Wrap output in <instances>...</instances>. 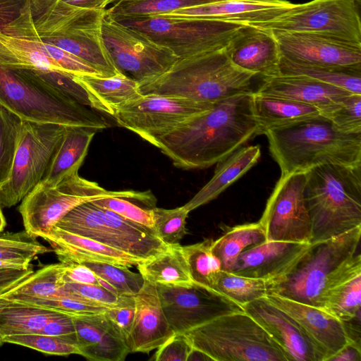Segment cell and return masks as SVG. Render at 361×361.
Returning <instances> with one entry per match:
<instances>
[{"mask_svg": "<svg viewBox=\"0 0 361 361\" xmlns=\"http://www.w3.org/2000/svg\"><path fill=\"white\" fill-rule=\"evenodd\" d=\"M252 94L214 103L206 112L161 137L156 147L183 169H204L217 164L261 135L254 115Z\"/></svg>", "mask_w": 361, "mask_h": 361, "instance_id": "cell-1", "label": "cell"}, {"mask_svg": "<svg viewBox=\"0 0 361 361\" xmlns=\"http://www.w3.org/2000/svg\"><path fill=\"white\" fill-rule=\"evenodd\" d=\"M264 134L281 173L305 172L324 164L361 165V133L341 132L321 114Z\"/></svg>", "mask_w": 361, "mask_h": 361, "instance_id": "cell-2", "label": "cell"}, {"mask_svg": "<svg viewBox=\"0 0 361 361\" xmlns=\"http://www.w3.org/2000/svg\"><path fill=\"white\" fill-rule=\"evenodd\" d=\"M255 74L235 66L226 47L178 59L166 71L139 83L142 94H157L214 104L242 94L253 93Z\"/></svg>", "mask_w": 361, "mask_h": 361, "instance_id": "cell-3", "label": "cell"}, {"mask_svg": "<svg viewBox=\"0 0 361 361\" xmlns=\"http://www.w3.org/2000/svg\"><path fill=\"white\" fill-rule=\"evenodd\" d=\"M305 205L311 221L310 243L361 226V165L324 164L306 171Z\"/></svg>", "mask_w": 361, "mask_h": 361, "instance_id": "cell-4", "label": "cell"}, {"mask_svg": "<svg viewBox=\"0 0 361 361\" xmlns=\"http://www.w3.org/2000/svg\"><path fill=\"white\" fill-rule=\"evenodd\" d=\"M360 236L361 226L310 243L286 274L270 280L267 294L321 308L326 290L361 259V255L357 253Z\"/></svg>", "mask_w": 361, "mask_h": 361, "instance_id": "cell-5", "label": "cell"}, {"mask_svg": "<svg viewBox=\"0 0 361 361\" xmlns=\"http://www.w3.org/2000/svg\"><path fill=\"white\" fill-rule=\"evenodd\" d=\"M0 105L21 121L102 130L108 123L39 78L30 69L0 66Z\"/></svg>", "mask_w": 361, "mask_h": 361, "instance_id": "cell-6", "label": "cell"}, {"mask_svg": "<svg viewBox=\"0 0 361 361\" xmlns=\"http://www.w3.org/2000/svg\"><path fill=\"white\" fill-rule=\"evenodd\" d=\"M109 197H124L143 202L149 207H155L156 199L150 190H107L75 172L55 186L38 183L23 199L19 212L25 230L33 237L41 238L78 205Z\"/></svg>", "mask_w": 361, "mask_h": 361, "instance_id": "cell-7", "label": "cell"}, {"mask_svg": "<svg viewBox=\"0 0 361 361\" xmlns=\"http://www.w3.org/2000/svg\"><path fill=\"white\" fill-rule=\"evenodd\" d=\"M214 361H288L264 329L243 312L219 317L183 334Z\"/></svg>", "mask_w": 361, "mask_h": 361, "instance_id": "cell-8", "label": "cell"}, {"mask_svg": "<svg viewBox=\"0 0 361 361\" xmlns=\"http://www.w3.org/2000/svg\"><path fill=\"white\" fill-rule=\"evenodd\" d=\"M113 18L144 33L155 43L169 49L178 59L225 48L243 25L227 21L160 15Z\"/></svg>", "mask_w": 361, "mask_h": 361, "instance_id": "cell-9", "label": "cell"}, {"mask_svg": "<svg viewBox=\"0 0 361 361\" xmlns=\"http://www.w3.org/2000/svg\"><path fill=\"white\" fill-rule=\"evenodd\" d=\"M55 226L144 260L159 255L169 247L152 231L92 202L75 207Z\"/></svg>", "mask_w": 361, "mask_h": 361, "instance_id": "cell-10", "label": "cell"}, {"mask_svg": "<svg viewBox=\"0 0 361 361\" xmlns=\"http://www.w3.org/2000/svg\"><path fill=\"white\" fill-rule=\"evenodd\" d=\"M360 6L361 0H312L295 4L276 18L251 26L317 34L361 45Z\"/></svg>", "mask_w": 361, "mask_h": 361, "instance_id": "cell-11", "label": "cell"}, {"mask_svg": "<svg viewBox=\"0 0 361 361\" xmlns=\"http://www.w3.org/2000/svg\"><path fill=\"white\" fill-rule=\"evenodd\" d=\"M65 127L23 121L10 178L0 188L1 208L19 203L41 181Z\"/></svg>", "mask_w": 361, "mask_h": 361, "instance_id": "cell-12", "label": "cell"}, {"mask_svg": "<svg viewBox=\"0 0 361 361\" xmlns=\"http://www.w3.org/2000/svg\"><path fill=\"white\" fill-rule=\"evenodd\" d=\"M102 35L116 67L138 83L161 75L178 59L172 51L144 33L118 23L106 13Z\"/></svg>", "mask_w": 361, "mask_h": 361, "instance_id": "cell-13", "label": "cell"}, {"mask_svg": "<svg viewBox=\"0 0 361 361\" xmlns=\"http://www.w3.org/2000/svg\"><path fill=\"white\" fill-rule=\"evenodd\" d=\"M214 104L157 94H142L118 108L113 117L120 126L157 146V141Z\"/></svg>", "mask_w": 361, "mask_h": 361, "instance_id": "cell-14", "label": "cell"}, {"mask_svg": "<svg viewBox=\"0 0 361 361\" xmlns=\"http://www.w3.org/2000/svg\"><path fill=\"white\" fill-rule=\"evenodd\" d=\"M305 172L281 173L259 223L267 241L310 243L311 221L305 205Z\"/></svg>", "mask_w": 361, "mask_h": 361, "instance_id": "cell-15", "label": "cell"}, {"mask_svg": "<svg viewBox=\"0 0 361 361\" xmlns=\"http://www.w3.org/2000/svg\"><path fill=\"white\" fill-rule=\"evenodd\" d=\"M156 286L174 334H185L219 317L244 311L228 297L195 282L185 286Z\"/></svg>", "mask_w": 361, "mask_h": 361, "instance_id": "cell-16", "label": "cell"}, {"mask_svg": "<svg viewBox=\"0 0 361 361\" xmlns=\"http://www.w3.org/2000/svg\"><path fill=\"white\" fill-rule=\"evenodd\" d=\"M272 32L281 56L291 61L312 66L361 68V45L313 33Z\"/></svg>", "mask_w": 361, "mask_h": 361, "instance_id": "cell-17", "label": "cell"}, {"mask_svg": "<svg viewBox=\"0 0 361 361\" xmlns=\"http://www.w3.org/2000/svg\"><path fill=\"white\" fill-rule=\"evenodd\" d=\"M264 298L298 324L322 353L324 361H329L346 345L354 342L350 336L345 322L322 308L275 294H267Z\"/></svg>", "mask_w": 361, "mask_h": 361, "instance_id": "cell-18", "label": "cell"}, {"mask_svg": "<svg viewBox=\"0 0 361 361\" xmlns=\"http://www.w3.org/2000/svg\"><path fill=\"white\" fill-rule=\"evenodd\" d=\"M243 307L277 343L288 361H324L322 353L298 324L264 298Z\"/></svg>", "mask_w": 361, "mask_h": 361, "instance_id": "cell-19", "label": "cell"}, {"mask_svg": "<svg viewBox=\"0 0 361 361\" xmlns=\"http://www.w3.org/2000/svg\"><path fill=\"white\" fill-rule=\"evenodd\" d=\"M226 51L238 68L262 78L280 75L281 54L272 30L243 25L230 39Z\"/></svg>", "mask_w": 361, "mask_h": 361, "instance_id": "cell-20", "label": "cell"}, {"mask_svg": "<svg viewBox=\"0 0 361 361\" xmlns=\"http://www.w3.org/2000/svg\"><path fill=\"white\" fill-rule=\"evenodd\" d=\"M134 301L135 319L126 344L130 353H149L174 332L163 311L156 285L145 281Z\"/></svg>", "mask_w": 361, "mask_h": 361, "instance_id": "cell-21", "label": "cell"}, {"mask_svg": "<svg viewBox=\"0 0 361 361\" xmlns=\"http://www.w3.org/2000/svg\"><path fill=\"white\" fill-rule=\"evenodd\" d=\"M294 4L285 0H221L179 8L160 16L216 20L253 25L276 18L291 8Z\"/></svg>", "mask_w": 361, "mask_h": 361, "instance_id": "cell-22", "label": "cell"}, {"mask_svg": "<svg viewBox=\"0 0 361 361\" xmlns=\"http://www.w3.org/2000/svg\"><path fill=\"white\" fill-rule=\"evenodd\" d=\"M310 245L305 243L265 241L242 252L231 271L273 280L286 274Z\"/></svg>", "mask_w": 361, "mask_h": 361, "instance_id": "cell-23", "label": "cell"}, {"mask_svg": "<svg viewBox=\"0 0 361 361\" xmlns=\"http://www.w3.org/2000/svg\"><path fill=\"white\" fill-rule=\"evenodd\" d=\"M255 92L310 104L318 108L321 114L353 94L310 78L288 75L263 78V82Z\"/></svg>", "mask_w": 361, "mask_h": 361, "instance_id": "cell-24", "label": "cell"}, {"mask_svg": "<svg viewBox=\"0 0 361 361\" xmlns=\"http://www.w3.org/2000/svg\"><path fill=\"white\" fill-rule=\"evenodd\" d=\"M41 238L49 242L60 262L63 263L97 262L129 269L144 261L122 250L56 226Z\"/></svg>", "mask_w": 361, "mask_h": 361, "instance_id": "cell-25", "label": "cell"}, {"mask_svg": "<svg viewBox=\"0 0 361 361\" xmlns=\"http://www.w3.org/2000/svg\"><path fill=\"white\" fill-rule=\"evenodd\" d=\"M80 355L93 361H123L129 349L105 313L73 317Z\"/></svg>", "mask_w": 361, "mask_h": 361, "instance_id": "cell-26", "label": "cell"}, {"mask_svg": "<svg viewBox=\"0 0 361 361\" xmlns=\"http://www.w3.org/2000/svg\"><path fill=\"white\" fill-rule=\"evenodd\" d=\"M97 130L92 128L66 126L63 137L39 184L55 186L66 176L78 172Z\"/></svg>", "mask_w": 361, "mask_h": 361, "instance_id": "cell-27", "label": "cell"}, {"mask_svg": "<svg viewBox=\"0 0 361 361\" xmlns=\"http://www.w3.org/2000/svg\"><path fill=\"white\" fill-rule=\"evenodd\" d=\"M261 156L259 145L241 147L216 164L212 178L183 206L190 212L217 197L246 173Z\"/></svg>", "mask_w": 361, "mask_h": 361, "instance_id": "cell-28", "label": "cell"}, {"mask_svg": "<svg viewBox=\"0 0 361 361\" xmlns=\"http://www.w3.org/2000/svg\"><path fill=\"white\" fill-rule=\"evenodd\" d=\"M75 78L87 90L94 109L111 116L118 108L142 95L138 82L123 73L110 77L75 75Z\"/></svg>", "mask_w": 361, "mask_h": 361, "instance_id": "cell-29", "label": "cell"}, {"mask_svg": "<svg viewBox=\"0 0 361 361\" xmlns=\"http://www.w3.org/2000/svg\"><path fill=\"white\" fill-rule=\"evenodd\" d=\"M254 115L261 135L320 115L318 108L293 100L252 94Z\"/></svg>", "mask_w": 361, "mask_h": 361, "instance_id": "cell-30", "label": "cell"}, {"mask_svg": "<svg viewBox=\"0 0 361 361\" xmlns=\"http://www.w3.org/2000/svg\"><path fill=\"white\" fill-rule=\"evenodd\" d=\"M361 259L357 260L324 293L321 308L346 322L360 318Z\"/></svg>", "mask_w": 361, "mask_h": 361, "instance_id": "cell-31", "label": "cell"}, {"mask_svg": "<svg viewBox=\"0 0 361 361\" xmlns=\"http://www.w3.org/2000/svg\"><path fill=\"white\" fill-rule=\"evenodd\" d=\"M0 66L12 69L64 72L44 52L37 38L25 39L12 36L1 31H0Z\"/></svg>", "mask_w": 361, "mask_h": 361, "instance_id": "cell-32", "label": "cell"}, {"mask_svg": "<svg viewBox=\"0 0 361 361\" xmlns=\"http://www.w3.org/2000/svg\"><path fill=\"white\" fill-rule=\"evenodd\" d=\"M137 267L144 280L154 285L185 286L193 282L180 244L169 245L166 250L142 261Z\"/></svg>", "mask_w": 361, "mask_h": 361, "instance_id": "cell-33", "label": "cell"}, {"mask_svg": "<svg viewBox=\"0 0 361 361\" xmlns=\"http://www.w3.org/2000/svg\"><path fill=\"white\" fill-rule=\"evenodd\" d=\"M267 241L264 231L258 222L238 225L221 237L212 240L211 250L220 260L221 269L231 271L244 250Z\"/></svg>", "mask_w": 361, "mask_h": 361, "instance_id": "cell-34", "label": "cell"}, {"mask_svg": "<svg viewBox=\"0 0 361 361\" xmlns=\"http://www.w3.org/2000/svg\"><path fill=\"white\" fill-rule=\"evenodd\" d=\"M280 75H300L361 94V68L312 66L291 61L281 56Z\"/></svg>", "mask_w": 361, "mask_h": 361, "instance_id": "cell-35", "label": "cell"}, {"mask_svg": "<svg viewBox=\"0 0 361 361\" xmlns=\"http://www.w3.org/2000/svg\"><path fill=\"white\" fill-rule=\"evenodd\" d=\"M58 313L53 310L6 300L0 313V332L3 338L13 334L38 333Z\"/></svg>", "mask_w": 361, "mask_h": 361, "instance_id": "cell-36", "label": "cell"}, {"mask_svg": "<svg viewBox=\"0 0 361 361\" xmlns=\"http://www.w3.org/2000/svg\"><path fill=\"white\" fill-rule=\"evenodd\" d=\"M65 267L66 263L61 262L44 266L1 296L9 300L58 296L64 284L63 276Z\"/></svg>", "mask_w": 361, "mask_h": 361, "instance_id": "cell-37", "label": "cell"}, {"mask_svg": "<svg viewBox=\"0 0 361 361\" xmlns=\"http://www.w3.org/2000/svg\"><path fill=\"white\" fill-rule=\"evenodd\" d=\"M270 280L240 276L221 270L216 274L211 288L228 297L242 307L255 300L264 298Z\"/></svg>", "mask_w": 361, "mask_h": 361, "instance_id": "cell-38", "label": "cell"}, {"mask_svg": "<svg viewBox=\"0 0 361 361\" xmlns=\"http://www.w3.org/2000/svg\"><path fill=\"white\" fill-rule=\"evenodd\" d=\"M219 1L221 0H116L105 11L112 18L146 17Z\"/></svg>", "mask_w": 361, "mask_h": 361, "instance_id": "cell-39", "label": "cell"}, {"mask_svg": "<svg viewBox=\"0 0 361 361\" xmlns=\"http://www.w3.org/2000/svg\"><path fill=\"white\" fill-rule=\"evenodd\" d=\"M212 239L182 246L189 273L193 282L211 288L219 271L220 260L211 250Z\"/></svg>", "mask_w": 361, "mask_h": 361, "instance_id": "cell-40", "label": "cell"}, {"mask_svg": "<svg viewBox=\"0 0 361 361\" xmlns=\"http://www.w3.org/2000/svg\"><path fill=\"white\" fill-rule=\"evenodd\" d=\"M22 122L18 117L0 105V188L10 178Z\"/></svg>", "mask_w": 361, "mask_h": 361, "instance_id": "cell-41", "label": "cell"}, {"mask_svg": "<svg viewBox=\"0 0 361 361\" xmlns=\"http://www.w3.org/2000/svg\"><path fill=\"white\" fill-rule=\"evenodd\" d=\"M80 264L86 265L97 276L110 284L119 295H135L145 282L140 273L133 272L128 268L97 262H85Z\"/></svg>", "mask_w": 361, "mask_h": 361, "instance_id": "cell-42", "label": "cell"}, {"mask_svg": "<svg viewBox=\"0 0 361 361\" xmlns=\"http://www.w3.org/2000/svg\"><path fill=\"white\" fill-rule=\"evenodd\" d=\"M152 209L157 236L168 245L180 244L186 234L185 223L189 212L184 206L174 209L156 207Z\"/></svg>", "mask_w": 361, "mask_h": 361, "instance_id": "cell-43", "label": "cell"}, {"mask_svg": "<svg viewBox=\"0 0 361 361\" xmlns=\"http://www.w3.org/2000/svg\"><path fill=\"white\" fill-rule=\"evenodd\" d=\"M4 343L25 346L48 355L65 356L71 354L80 355L75 343L59 337L39 333L13 334L4 337Z\"/></svg>", "mask_w": 361, "mask_h": 361, "instance_id": "cell-44", "label": "cell"}, {"mask_svg": "<svg viewBox=\"0 0 361 361\" xmlns=\"http://www.w3.org/2000/svg\"><path fill=\"white\" fill-rule=\"evenodd\" d=\"M14 301L53 310L72 317L101 314L105 312L106 310L109 309L69 295L48 298H30Z\"/></svg>", "mask_w": 361, "mask_h": 361, "instance_id": "cell-45", "label": "cell"}, {"mask_svg": "<svg viewBox=\"0 0 361 361\" xmlns=\"http://www.w3.org/2000/svg\"><path fill=\"white\" fill-rule=\"evenodd\" d=\"M60 295L75 297L106 308L123 306L134 301V295H118L99 285L75 283H64L58 296Z\"/></svg>", "mask_w": 361, "mask_h": 361, "instance_id": "cell-46", "label": "cell"}, {"mask_svg": "<svg viewBox=\"0 0 361 361\" xmlns=\"http://www.w3.org/2000/svg\"><path fill=\"white\" fill-rule=\"evenodd\" d=\"M340 131L361 133V94H351L331 110L321 114Z\"/></svg>", "mask_w": 361, "mask_h": 361, "instance_id": "cell-47", "label": "cell"}, {"mask_svg": "<svg viewBox=\"0 0 361 361\" xmlns=\"http://www.w3.org/2000/svg\"><path fill=\"white\" fill-rule=\"evenodd\" d=\"M92 202L97 207L111 210L132 222L145 226L154 233L152 207L143 208L132 202L131 200L118 197L98 199Z\"/></svg>", "mask_w": 361, "mask_h": 361, "instance_id": "cell-48", "label": "cell"}, {"mask_svg": "<svg viewBox=\"0 0 361 361\" xmlns=\"http://www.w3.org/2000/svg\"><path fill=\"white\" fill-rule=\"evenodd\" d=\"M32 71L46 83L80 104L94 109V104L89 94L85 87L75 80L74 75L58 71Z\"/></svg>", "mask_w": 361, "mask_h": 361, "instance_id": "cell-49", "label": "cell"}, {"mask_svg": "<svg viewBox=\"0 0 361 361\" xmlns=\"http://www.w3.org/2000/svg\"><path fill=\"white\" fill-rule=\"evenodd\" d=\"M51 251L37 240L22 245H0V260L30 266L37 255Z\"/></svg>", "mask_w": 361, "mask_h": 361, "instance_id": "cell-50", "label": "cell"}, {"mask_svg": "<svg viewBox=\"0 0 361 361\" xmlns=\"http://www.w3.org/2000/svg\"><path fill=\"white\" fill-rule=\"evenodd\" d=\"M192 346L183 334H174L159 346L152 360L155 361H186Z\"/></svg>", "mask_w": 361, "mask_h": 361, "instance_id": "cell-51", "label": "cell"}, {"mask_svg": "<svg viewBox=\"0 0 361 361\" xmlns=\"http://www.w3.org/2000/svg\"><path fill=\"white\" fill-rule=\"evenodd\" d=\"M38 333L59 337L77 345L73 317L64 313L59 312L50 318Z\"/></svg>", "mask_w": 361, "mask_h": 361, "instance_id": "cell-52", "label": "cell"}, {"mask_svg": "<svg viewBox=\"0 0 361 361\" xmlns=\"http://www.w3.org/2000/svg\"><path fill=\"white\" fill-rule=\"evenodd\" d=\"M104 313L126 343L135 319V301L123 306L109 308Z\"/></svg>", "mask_w": 361, "mask_h": 361, "instance_id": "cell-53", "label": "cell"}, {"mask_svg": "<svg viewBox=\"0 0 361 361\" xmlns=\"http://www.w3.org/2000/svg\"><path fill=\"white\" fill-rule=\"evenodd\" d=\"M64 283L99 285L97 275L83 264L66 263L63 276Z\"/></svg>", "mask_w": 361, "mask_h": 361, "instance_id": "cell-54", "label": "cell"}, {"mask_svg": "<svg viewBox=\"0 0 361 361\" xmlns=\"http://www.w3.org/2000/svg\"><path fill=\"white\" fill-rule=\"evenodd\" d=\"M30 4V0H0V30L17 19Z\"/></svg>", "mask_w": 361, "mask_h": 361, "instance_id": "cell-55", "label": "cell"}, {"mask_svg": "<svg viewBox=\"0 0 361 361\" xmlns=\"http://www.w3.org/2000/svg\"><path fill=\"white\" fill-rule=\"evenodd\" d=\"M33 272L32 266L23 269L0 271V295L21 282Z\"/></svg>", "mask_w": 361, "mask_h": 361, "instance_id": "cell-56", "label": "cell"}, {"mask_svg": "<svg viewBox=\"0 0 361 361\" xmlns=\"http://www.w3.org/2000/svg\"><path fill=\"white\" fill-rule=\"evenodd\" d=\"M360 343H350L346 345L338 353L329 359V361H360Z\"/></svg>", "mask_w": 361, "mask_h": 361, "instance_id": "cell-57", "label": "cell"}, {"mask_svg": "<svg viewBox=\"0 0 361 361\" xmlns=\"http://www.w3.org/2000/svg\"><path fill=\"white\" fill-rule=\"evenodd\" d=\"M35 237L30 235L25 230L18 233H4L0 234V245H22L35 241Z\"/></svg>", "mask_w": 361, "mask_h": 361, "instance_id": "cell-58", "label": "cell"}, {"mask_svg": "<svg viewBox=\"0 0 361 361\" xmlns=\"http://www.w3.org/2000/svg\"><path fill=\"white\" fill-rule=\"evenodd\" d=\"M68 4L88 9H106V6L116 0H60Z\"/></svg>", "mask_w": 361, "mask_h": 361, "instance_id": "cell-59", "label": "cell"}, {"mask_svg": "<svg viewBox=\"0 0 361 361\" xmlns=\"http://www.w3.org/2000/svg\"><path fill=\"white\" fill-rule=\"evenodd\" d=\"M212 360L204 353L192 347L186 361Z\"/></svg>", "mask_w": 361, "mask_h": 361, "instance_id": "cell-60", "label": "cell"}, {"mask_svg": "<svg viewBox=\"0 0 361 361\" xmlns=\"http://www.w3.org/2000/svg\"><path fill=\"white\" fill-rule=\"evenodd\" d=\"M31 266V265H30ZM22 264L0 260V271L7 269H23L29 267Z\"/></svg>", "mask_w": 361, "mask_h": 361, "instance_id": "cell-61", "label": "cell"}, {"mask_svg": "<svg viewBox=\"0 0 361 361\" xmlns=\"http://www.w3.org/2000/svg\"><path fill=\"white\" fill-rule=\"evenodd\" d=\"M6 300L0 295V313H1L2 308L6 305ZM4 343V338L0 332V346H1Z\"/></svg>", "mask_w": 361, "mask_h": 361, "instance_id": "cell-62", "label": "cell"}, {"mask_svg": "<svg viewBox=\"0 0 361 361\" xmlns=\"http://www.w3.org/2000/svg\"><path fill=\"white\" fill-rule=\"evenodd\" d=\"M6 222L5 217L3 214L1 207L0 206V233L4 230L6 226Z\"/></svg>", "mask_w": 361, "mask_h": 361, "instance_id": "cell-63", "label": "cell"}]
</instances>
